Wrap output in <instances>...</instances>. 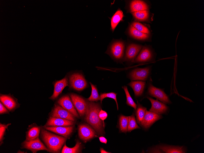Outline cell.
<instances>
[{"label": "cell", "instance_id": "44dd1931", "mask_svg": "<svg viewBox=\"0 0 204 153\" xmlns=\"http://www.w3.org/2000/svg\"><path fill=\"white\" fill-rule=\"evenodd\" d=\"M40 129L35 123L29 126L26 132L25 140L29 141L38 137Z\"/></svg>", "mask_w": 204, "mask_h": 153}, {"label": "cell", "instance_id": "3957f363", "mask_svg": "<svg viewBox=\"0 0 204 153\" xmlns=\"http://www.w3.org/2000/svg\"><path fill=\"white\" fill-rule=\"evenodd\" d=\"M69 83L71 88L78 91L83 90L87 86V82L83 76L78 73H74L70 75Z\"/></svg>", "mask_w": 204, "mask_h": 153}, {"label": "cell", "instance_id": "7402d4cb", "mask_svg": "<svg viewBox=\"0 0 204 153\" xmlns=\"http://www.w3.org/2000/svg\"><path fill=\"white\" fill-rule=\"evenodd\" d=\"M157 149L161 150V152L166 153H184L185 150L183 146H175L168 145H161L158 146Z\"/></svg>", "mask_w": 204, "mask_h": 153}, {"label": "cell", "instance_id": "d590c367", "mask_svg": "<svg viewBox=\"0 0 204 153\" xmlns=\"http://www.w3.org/2000/svg\"><path fill=\"white\" fill-rule=\"evenodd\" d=\"M98 115L100 119L104 122V120L107 117V114L105 111L101 109Z\"/></svg>", "mask_w": 204, "mask_h": 153}, {"label": "cell", "instance_id": "8fae6325", "mask_svg": "<svg viewBox=\"0 0 204 153\" xmlns=\"http://www.w3.org/2000/svg\"><path fill=\"white\" fill-rule=\"evenodd\" d=\"M58 104L69 111L75 117L79 118V115L71 100L68 95H64L60 97L57 101Z\"/></svg>", "mask_w": 204, "mask_h": 153}, {"label": "cell", "instance_id": "4dcf8cb0", "mask_svg": "<svg viewBox=\"0 0 204 153\" xmlns=\"http://www.w3.org/2000/svg\"><path fill=\"white\" fill-rule=\"evenodd\" d=\"M122 88L123 89L126 95V104L128 105L133 107L135 110L137 108V104L135 103L130 96L127 87L124 86H122Z\"/></svg>", "mask_w": 204, "mask_h": 153}, {"label": "cell", "instance_id": "ac0fdd59", "mask_svg": "<svg viewBox=\"0 0 204 153\" xmlns=\"http://www.w3.org/2000/svg\"><path fill=\"white\" fill-rule=\"evenodd\" d=\"M68 86V80L67 77L61 80L56 81L54 83V89L52 95L49 98L51 100L56 99L62 93L63 90Z\"/></svg>", "mask_w": 204, "mask_h": 153}, {"label": "cell", "instance_id": "cb8c5ba5", "mask_svg": "<svg viewBox=\"0 0 204 153\" xmlns=\"http://www.w3.org/2000/svg\"><path fill=\"white\" fill-rule=\"evenodd\" d=\"M123 16L122 12L118 10L112 16L111 19V27L112 30L114 31L116 26L121 20Z\"/></svg>", "mask_w": 204, "mask_h": 153}, {"label": "cell", "instance_id": "52a82bcc", "mask_svg": "<svg viewBox=\"0 0 204 153\" xmlns=\"http://www.w3.org/2000/svg\"><path fill=\"white\" fill-rule=\"evenodd\" d=\"M124 49V43L122 41H118L111 44L107 53L115 59L119 60L123 56Z\"/></svg>", "mask_w": 204, "mask_h": 153}, {"label": "cell", "instance_id": "83f0119b", "mask_svg": "<svg viewBox=\"0 0 204 153\" xmlns=\"http://www.w3.org/2000/svg\"><path fill=\"white\" fill-rule=\"evenodd\" d=\"M81 143L78 140L76 142L75 146L72 148L67 147L65 144L63 147L61 153H77L81 152Z\"/></svg>", "mask_w": 204, "mask_h": 153}, {"label": "cell", "instance_id": "d6a6232c", "mask_svg": "<svg viewBox=\"0 0 204 153\" xmlns=\"http://www.w3.org/2000/svg\"><path fill=\"white\" fill-rule=\"evenodd\" d=\"M117 93H115L114 92H110L108 93H101L100 95V102L101 103H102V102L104 99L108 97L111 98L113 99L115 101L116 103L117 109L118 110V105L117 102L116 95Z\"/></svg>", "mask_w": 204, "mask_h": 153}, {"label": "cell", "instance_id": "2e32d148", "mask_svg": "<svg viewBox=\"0 0 204 153\" xmlns=\"http://www.w3.org/2000/svg\"><path fill=\"white\" fill-rule=\"evenodd\" d=\"M142 47V46L140 45L133 43L129 45L126 49L125 60L131 62L134 61L136 56Z\"/></svg>", "mask_w": 204, "mask_h": 153}, {"label": "cell", "instance_id": "f546056e", "mask_svg": "<svg viewBox=\"0 0 204 153\" xmlns=\"http://www.w3.org/2000/svg\"><path fill=\"white\" fill-rule=\"evenodd\" d=\"M140 128L136 122L134 114L133 113L132 115L129 116L127 131L130 132L134 129Z\"/></svg>", "mask_w": 204, "mask_h": 153}, {"label": "cell", "instance_id": "9a60e30c", "mask_svg": "<svg viewBox=\"0 0 204 153\" xmlns=\"http://www.w3.org/2000/svg\"><path fill=\"white\" fill-rule=\"evenodd\" d=\"M147 98L149 100L151 104L150 111L160 115L166 114L169 108L165 104L149 97H147Z\"/></svg>", "mask_w": 204, "mask_h": 153}, {"label": "cell", "instance_id": "30bf717a", "mask_svg": "<svg viewBox=\"0 0 204 153\" xmlns=\"http://www.w3.org/2000/svg\"><path fill=\"white\" fill-rule=\"evenodd\" d=\"M162 118L160 114L146 110L142 120L139 124L144 129H147L155 122Z\"/></svg>", "mask_w": 204, "mask_h": 153}, {"label": "cell", "instance_id": "74e56055", "mask_svg": "<svg viewBox=\"0 0 204 153\" xmlns=\"http://www.w3.org/2000/svg\"><path fill=\"white\" fill-rule=\"evenodd\" d=\"M99 139L101 142L105 144H107V140L105 137L103 136H101L99 137Z\"/></svg>", "mask_w": 204, "mask_h": 153}, {"label": "cell", "instance_id": "d4e9b609", "mask_svg": "<svg viewBox=\"0 0 204 153\" xmlns=\"http://www.w3.org/2000/svg\"><path fill=\"white\" fill-rule=\"evenodd\" d=\"M129 116L121 115L119 119V129L121 132L126 133L127 131Z\"/></svg>", "mask_w": 204, "mask_h": 153}, {"label": "cell", "instance_id": "836d02e7", "mask_svg": "<svg viewBox=\"0 0 204 153\" xmlns=\"http://www.w3.org/2000/svg\"><path fill=\"white\" fill-rule=\"evenodd\" d=\"M132 26L140 32L148 34L149 33L148 29L144 25L139 22H134L132 23Z\"/></svg>", "mask_w": 204, "mask_h": 153}, {"label": "cell", "instance_id": "5bb4252c", "mask_svg": "<svg viewBox=\"0 0 204 153\" xmlns=\"http://www.w3.org/2000/svg\"><path fill=\"white\" fill-rule=\"evenodd\" d=\"M43 128L56 133L61 135L67 138L72 133L74 126H45Z\"/></svg>", "mask_w": 204, "mask_h": 153}, {"label": "cell", "instance_id": "4fadbf2b", "mask_svg": "<svg viewBox=\"0 0 204 153\" xmlns=\"http://www.w3.org/2000/svg\"><path fill=\"white\" fill-rule=\"evenodd\" d=\"M51 116L72 121L76 120L75 117L73 115L58 104L55 105L52 111Z\"/></svg>", "mask_w": 204, "mask_h": 153}, {"label": "cell", "instance_id": "e575fe53", "mask_svg": "<svg viewBox=\"0 0 204 153\" xmlns=\"http://www.w3.org/2000/svg\"><path fill=\"white\" fill-rule=\"evenodd\" d=\"M11 124V123H9L6 125L1 123L0 124V142L1 145L4 139V136L5 130L6 129H7L8 126Z\"/></svg>", "mask_w": 204, "mask_h": 153}, {"label": "cell", "instance_id": "d6986e66", "mask_svg": "<svg viewBox=\"0 0 204 153\" xmlns=\"http://www.w3.org/2000/svg\"><path fill=\"white\" fill-rule=\"evenodd\" d=\"M146 85L145 81L139 80L131 81L128 84L133 90L135 97L137 98L143 95Z\"/></svg>", "mask_w": 204, "mask_h": 153}, {"label": "cell", "instance_id": "e0dca14e", "mask_svg": "<svg viewBox=\"0 0 204 153\" xmlns=\"http://www.w3.org/2000/svg\"><path fill=\"white\" fill-rule=\"evenodd\" d=\"M75 123L74 121L51 116L44 126H73Z\"/></svg>", "mask_w": 204, "mask_h": 153}, {"label": "cell", "instance_id": "7c38bea8", "mask_svg": "<svg viewBox=\"0 0 204 153\" xmlns=\"http://www.w3.org/2000/svg\"><path fill=\"white\" fill-rule=\"evenodd\" d=\"M0 100L6 108L11 112L18 108L20 104L17 99L10 94H0Z\"/></svg>", "mask_w": 204, "mask_h": 153}, {"label": "cell", "instance_id": "603a6c76", "mask_svg": "<svg viewBox=\"0 0 204 153\" xmlns=\"http://www.w3.org/2000/svg\"><path fill=\"white\" fill-rule=\"evenodd\" d=\"M131 12H135L147 10L148 9V5L144 2L140 0L132 1L130 5Z\"/></svg>", "mask_w": 204, "mask_h": 153}, {"label": "cell", "instance_id": "ffe728a7", "mask_svg": "<svg viewBox=\"0 0 204 153\" xmlns=\"http://www.w3.org/2000/svg\"><path fill=\"white\" fill-rule=\"evenodd\" d=\"M153 56L151 50L148 47L144 46L136 58L134 62L137 63H143L150 61Z\"/></svg>", "mask_w": 204, "mask_h": 153}, {"label": "cell", "instance_id": "1f68e13d", "mask_svg": "<svg viewBox=\"0 0 204 153\" xmlns=\"http://www.w3.org/2000/svg\"><path fill=\"white\" fill-rule=\"evenodd\" d=\"M134 17L140 21L146 20L148 17V12L147 10H142L133 13Z\"/></svg>", "mask_w": 204, "mask_h": 153}, {"label": "cell", "instance_id": "484cf974", "mask_svg": "<svg viewBox=\"0 0 204 153\" xmlns=\"http://www.w3.org/2000/svg\"><path fill=\"white\" fill-rule=\"evenodd\" d=\"M135 110L137 121L140 124L145 115L147 108L143 106L137 101V107Z\"/></svg>", "mask_w": 204, "mask_h": 153}, {"label": "cell", "instance_id": "6da1fadb", "mask_svg": "<svg viewBox=\"0 0 204 153\" xmlns=\"http://www.w3.org/2000/svg\"><path fill=\"white\" fill-rule=\"evenodd\" d=\"M101 109L99 103L88 101V108L84 117L85 121L99 135L105 134L104 122L100 119L98 115Z\"/></svg>", "mask_w": 204, "mask_h": 153}, {"label": "cell", "instance_id": "ba28073f", "mask_svg": "<svg viewBox=\"0 0 204 153\" xmlns=\"http://www.w3.org/2000/svg\"><path fill=\"white\" fill-rule=\"evenodd\" d=\"M78 133L80 138L84 141H87L93 138L97 134L93 128L88 124H81L78 127Z\"/></svg>", "mask_w": 204, "mask_h": 153}, {"label": "cell", "instance_id": "8d00e7d4", "mask_svg": "<svg viewBox=\"0 0 204 153\" xmlns=\"http://www.w3.org/2000/svg\"><path fill=\"white\" fill-rule=\"evenodd\" d=\"M9 110L6 108V107L2 104L1 102H0V115L9 114Z\"/></svg>", "mask_w": 204, "mask_h": 153}, {"label": "cell", "instance_id": "4316f807", "mask_svg": "<svg viewBox=\"0 0 204 153\" xmlns=\"http://www.w3.org/2000/svg\"><path fill=\"white\" fill-rule=\"evenodd\" d=\"M130 35L134 38L140 40L147 39L148 35V34L142 33L135 28L133 26H131L129 29Z\"/></svg>", "mask_w": 204, "mask_h": 153}, {"label": "cell", "instance_id": "277c9868", "mask_svg": "<svg viewBox=\"0 0 204 153\" xmlns=\"http://www.w3.org/2000/svg\"><path fill=\"white\" fill-rule=\"evenodd\" d=\"M70 97L80 116L82 117L85 116L88 108V101H86L81 97L73 93H71Z\"/></svg>", "mask_w": 204, "mask_h": 153}, {"label": "cell", "instance_id": "9c48e42d", "mask_svg": "<svg viewBox=\"0 0 204 153\" xmlns=\"http://www.w3.org/2000/svg\"><path fill=\"white\" fill-rule=\"evenodd\" d=\"M21 145L22 148L26 149L34 153L40 150L48 151L47 148L44 145L38 137L29 141L25 140L22 143Z\"/></svg>", "mask_w": 204, "mask_h": 153}, {"label": "cell", "instance_id": "f1b7e54d", "mask_svg": "<svg viewBox=\"0 0 204 153\" xmlns=\"http://www.w3.org/2000/svg\"><path fill=\"white\" fill-rule=\"evenodd\" d=\"M91 86L92 91L90 96L87 99V100L90 102H97L100 100L96 86L90 82Z\"/></svg>", "mask_w": 204, "mask_h": 153}, {"label": "cell", "instance_id": "7a4b0ae2", "mask_svg": "<svg viewBox=\"0 0 204 153\" xmlns=\"http://www.w3.org/2000/svg\"><path fill=\"white\" fill-rule=\"evenodd\" d=\"M41 137L44 142L48 151L52 153H59L67 138L51 133L44 128H42Z\"/></svg>", "mask_w": 204, "mask_h": 153}, {"label": "cell", "instance_id": "f35d334b", "mask_svg": "<svg viewBox=\"0 0 204 153\" xmlns=\"http://www.w3.org/2000/svg\"><path fill=\"white\" fill-rule=\"evenodd\" d=\"M100 151L101 153H111L104 150L103 148H100Z\"/></svg>", "mask_w": 204, "mask_h": 153}, {"label": "cell", "instance_id": "5b68a950", "mask_svg": "<svg viewBox=\"0 0 204 153\" xmlns=\"http://www.w3.org/2000/svg\"><path fill=\"white\" fill-rule=\"evenodd\" d=\"M151 69L148 67L143 68H136L129 72L128 77L132 81H145L150 75Z\"/></svg>", "mask_w": 204, "mask_h": 153}, {"label": "cell", "instance_id": "8992f818", "mask_svg": "<svg viewBox=\"0 0 204 153\" xmlns=\"http://www.w3.org/2000/svg\"><path fill=\"white\" fill-rule=\"evenodd\" d=\"M147 93L149 95L156 98L165 104H169L171 103L168 96L164 90L155 87L150 82L148 85Z\"/></svg>", "mask_w": 204, "mask_h": 153}]
</instances>
